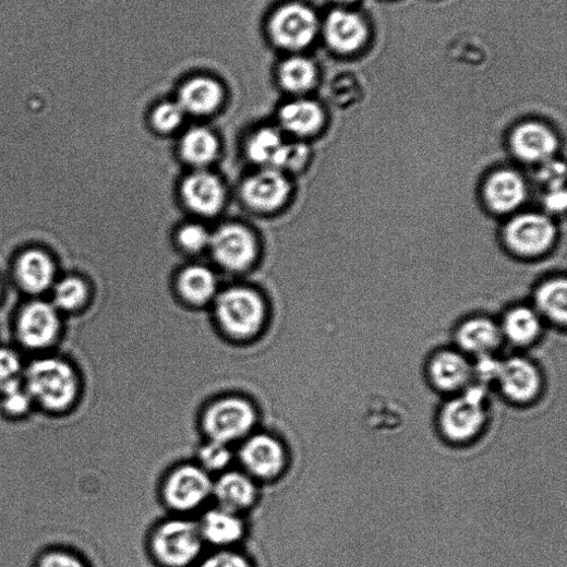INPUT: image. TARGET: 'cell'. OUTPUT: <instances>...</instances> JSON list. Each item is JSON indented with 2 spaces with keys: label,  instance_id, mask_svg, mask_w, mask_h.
<instances>
[{
  "label": "cell",
  "instance_id": "74e56055",
  "mask_svg": "<svg viewBox=\"0 0 567 567\" xmlns=\"http://www.w3.org/2000/svg\"><path fill=\"white\" fill-rule=\"evenodd\" d=\"M565 164L553 158L539 166L536 180L546 192H550L565 189Z\"/></svg>",
  "mask_w": 567,
  "mask_h": 567
},
{
  "label": "cell",
  "instance_id": "f35d334b",
  "mask_svg": "<svg viewBox=\"0 0 567 567\" xmlns=\"http://www.w3.org/2000/svg\"><path fill=\"white\" fill-rule=\"evenodd\" d=\"M180 244L190 252H198L209 245L210 236L198 225H189L179 232Z\"/></svg>",
  "mask_w": 567,
  "mask_h": 567
},
{
  "label": "cell",
  "instance_id": "7402d4cb",
  "mask_svg": "<svg viewBox=\"0 0 567 567\" xmlns=\"http://www.w3.org/2000/svg\"><path fill=\"white\" fill-rule=\"evenodd\" d=\"M499 325L484 317L465 322L457 331V341L462 350L479 358L490 357L503 340Z\"/></svg>",
  "mask_w": 567,
  "mask_h": 567
},
{
  "label": "cell",
  "instance_id": "ba28073f",
  "mask_svg": "<svg viewBox=\"0 0 567 567\" xmlns=\"http://www.w3.org/2000/svg\"><path fill=\"white\" fill-rule=\"evenodd\" d=\"M318 32V20L307 7L291 3L279 8L269 21V34L278 47L298 51L310 46Z\"/></svg>",
  "mask_w": 567,
  "mask_h": 567
},
{
  "label": "cell",
  "instance_id": "52a82bcc",
  "mask_svg": "<svg viewBox=\"0 0 567 567\" xmlns=\"http://www.w3.org/2000/svg\"><path fill=\"white\" fill-rule=\"evenodd\" d=\"M485 422L484 393L480 388H471L450 400L441 414L442 431L454 443L472 441L484 429Z\"/></svg>",
  "mask_w": 567,
  "mask_h": 567
},
{
  "label": "cell",
  "instance_id": "83f0119b",
  "mask_svg": "<svg viewBox=\"0 0 567 567\" xmlns=\"http://www.w3.org/2000/svg\"><path fill=\"white\" fill-rule=\"evenodd\" d=\"M317 77L315 64L307 58L294 56L284 61L278 71L281 87L292 94L310 91Z\"/></svg>",
  "mask_w": 567,
  "mask_h": 567
},
{
  "label": "cell",
  "instance_id": "e575fe53",
  "mask_svg": "<svg viewBox=\"0 0 567 567\" xmlns=\"http://www.w3.org/2000/svg\"><path fill=\"white\" fill-rule=\"evenodd\" d=\"M193 567H255L241 548L207 550Z\"/></svg>",
  "mask_w": 567,
  "mask_h": 567
},
{
  "label": "cell",
  "instance_id": "277c9868",
  "mask_svg": "<svg viewBox=\"0 0 567 567\" xmlns=\"http://www.w3.org/2000/svg\"><path fill=\"white\" fill-rule=\"evenodd\" d=\"M213 481L195 461L178 463L162 480L161 500L170 515L196 517L212 505Z\"/></svg>",
  "mask_w": 567,
  "mask_h": 567
},
{
  "label": "cell",
  "instance_id": "f546056e",
  "mask_svg": "<svg viewBox=\"0 0 567 567\" xmlns=\"http://www.w3.org/2000/svg\"><path fill=\"white\" fill-rule=\"evenodd\" d=\"M179 288L186 300L202 304L215 295L217 290L216 276L204 266H191L181 274Z\"/></svg>",
  "mask_w": 567,
  "mask_h": 567
},
{
  "label": "cell",
  "instance_id": "b9f144b4",
  "mask_svg": "<svg viewBox=\"0 0 567 567\" xmlns=\"http://www.w3.org/2000/svg\"><path fill=\"white\" fill-rule=\"evenodd\" d=\"M337 3H352L354 0H335Z\"/></svg>",
  "mask_w": 567,
  "mask_h": 567
},
{
  "label": "cell",
  "instance_id": "8fae6325",
  "mask_svg": "<svg viewBox=\"0 0 567 567\" xmlns=\"http://www.w3.org/2000/svg\"><path fill=\"white\" fill-rule=\"evenodd\" d=\"M196 520L208 550L240 548L248 534L245 516L216 505L202 510Z\"/></svg>",
  "mask_w": 567,
  "mask_h": 567
},
{
  "label": "cell",
  "instance_id": "cb8c5ba5",
  "mask_svg": "<svg viewBox=\"0 0 567 567\" xmlns=\"http://www.w3.org/2000/svg\"><path fill=\"white\" fill-rule=\"evenodd\" d=\"M288 146L278 131L265 128L251 137L248 153L255 164L281 171Z\"/></svg>",
  "mask_w": 567,
  "mask_h": 567
},
{
  "label": "cell",
  "instance_id": "9c48e42d",
  "mask_svg": "<svg viewBox=\"0 0 567 567\" xmlns=\"http://www.w3.org/2000/svg\"><path fill=\"white\" fill-rule=\"evenodd\" d=\"M555 239L556 228L553 220L535 212L512 218L505 229L508 248L524 257H535L547 252Z\"/></svg>",
  "mask_w": 567,
  "mask_h": 567
},
{
  "label": "cell",
  "instance_id": "ffe728a7",
  "mask_svg": "<svg viewBox=\"0 0 567 567\" xmlns=\"http://www.w3.org/2000/svg\"><path fill=\"white\" fill-rule=\"evenodd\" d=\"M324 32L329 46L339 52L359 49L367 36L363 20L343 11H335L327 17Z\"/></svg>",
  "mask_w": 567,
  "mask_h": 567
},
{
  "label": "cell",
  "instance_id": "7a4b0ae2",
  "mask_svg": "<svg viewBox=\"0 0 567 567\" xmlns=\"http://www.w3.org/2000/svg\"><path fill=\"white\" fill-rule=\"evenodd\" d=\"M261 427L257 405L249 396L230 393L209 400L200 415V430L207 441L237 447Z\"/></svg>",
  "mask_w": 567,
  "mask_h": 567
},
{
  "label": "cell",
  "instance_id": "484cf974",
  "mask_svg": "<svg viewBox=\"0 0 567 567\" xmlns=\"http://www.w3.org/2000/svg\"><path fill=\"white\" fill-rule=\"evenodd\" d=\"M535 306L540 316L552 323L565 325L567 321V284L565 278H553L542 284L535 293Z\"/></svg>",
  "mask_w": 567,
  "mask_h": 567
},
{
  "label": "cell",
  "instance_id": "5b68a950",
  "mask_svg": "<svg viewBox=\"0 0 567 567\" xmlns=\"http://www.w3.org/2000/svg\"><path fill=\"white\" fill-rule=\"evenodd\" d=\"M236 456L237 467L260 484L279 481L292 462L286 442L262 427L236 447Z\"/></svg>",
  "mask_w": 567,
  "mask_h": 567
},
{
  "label": "cell",
  "instance_id": "2e32d148",
  "mask_svg": "<svg viewBox=\"0 0 567 567\" xmlns=\"http://www.w3.org/2000/svg\"><path fill=\"white\" fill-rule=\"evenodd\" d=\"M510 145L514 155L520 161L540 166L555 158L558 141L555 133L546 125L528 122L514 131Z\"/></svg>",
  "mask_w": 567,
  "mask_h": 567
},
{
  "label": "cell",
  "instance_id": "d590c367",
  "mask_svg": "<svg viewBox=\"0 0 567 567\" xmlns=\"http://www.w3.org/2000/svg\"><path fill=\"white\" fill-rule=\"evenodd\" d=\"M34 567H92L80 553L67 547H51L44 551Z\"/></svg>",
  "mask_w": 567,
  "mask_h": 567
},
{
  "label": "cell",
  "instance_id": "836d02e7",
  "mask_svg": "<svg viewBox=\"0 0 567 567\" xmlns=\"http://www.w3.org/2000/svg\"><path fill=\"white\" fill-rule=\"evenodd\" d=\"M86 299L87 288L85 282L77 277L62 279L55 289V303L65 311L79 309Z\"/></svg>",
  "mask_w": 567,
  "mask_h": 567
},
{
  "label": "cell",
  "instance_id": "3957f363",
  "mask_svg": "<svg viewBox=\"0 0 567 567\" xmlns=\"http://www.w3.org/2000/svg\"><path fill=\"white\" fill-rule=\"evenodd\" d=\"M196 517L171 515L148 538V551L160 567H193L206 553Z\"/></svg>",
  "mask_w": 567,
  "mask_h": 567
},
{
  "label": "cell",
  "instance_id": "8992f818",
  "mask_svg": "<svg viewBox=\"0 0 567 567\" xmlns=\"http://www.w3.org/2000/svg\"><path fill=\"white\" fill-rule=\"evenodd\" d=\"M220 325L233 342H250L261 331L265 309L261 298L251 290L234 288L220 295L217 302Z\"/></svg>",
  "mask_w": 567,
  "mask_h": 567
},
{
  "label": "cell",
  "instance_id": "5bb4252c",
  "mask_svg": "<svg viewBox=\"0 0 567 567\" xmlns=\"http://www.w3.org/2000/svg\"><path fill=\"white\" fill-rule=\"evenodd\" d=\"M495 379L504 395L514 402L529 403L535 400L542 388V376L529 361L514 358L500 362Z\"/></svg>",
  "mask_w": 567,
  "mask_h": 567
},
{
  "label": "cell",
  "instance_id": "e0dca14e",
  "mask_svg": "<svg viewBox=\"0 0 567 567\" xmlns=\"http://www.w3.org/2000/svg\"><path fill=\"white\" fill-rule=\"evenodd\" d=\"M242 192L252 207L272 210L288 200L291 184L281 171L265 168L245 181Z\"/></svg>",
  "mask_w": 567,
  "mask_h": 567
},
{
  "label": "cell",
  "instance_id": "60d3db41",
  "mask_svg": "<svg viewBox=\"0 0 567 567\" xmlns=\"http://www.w3.org/2000/svg\"><path fill=\"white\" fill-rule=\"evenodd\" d=\"M566 202L565 189L546 192L544 197V205L552 215H560L566 207Z\"/></svg>",
  "mask_w": 567,
  "mask_h": 567
},
{
  "label": "cell",
  "instance_id": "44dd1931",
  "mask_svg": "<svg viewBox=\"0 0 567 567\" xmlns=\"http://www.w3.org/2000/svg\"><path fill=\"white\" fill-rule=\"evenodd\" d=\"M472 369L457 351L446 350L436 354L430 365V376L438 389L454 393L463 389L470 382Z\"/></svg>",
  "mask_w": 567,
  "mask_h": 567
},
{
  "label": "cell",
  "instance_id": "9a60e30c",
  "mask_svg": "<svg viewBox=\"0 0 567 567\" xmlns=\"http://www.w3.org/2000/svg\"><path fill=\"white\" fill-rule=\"evenodd\" d=\"M483 196L487 207L496 215H510L526 202L528 185L519 172L503 169L487 178Z\"/></svg>",
  "mask_w": 567,
  "mask_h": 567
},
{
  "label": "cell",
  "instance_id": "d6a6232c",
  "mask_svg": "<svg viewBox=\"0 0 567 567\" xmlns=\"http://www.w3.org/2000/svg\"><path fill=\"white\" fill-rule=\"evenodd\" d=\"M26 363L15 348L0 346V394L23 382Z\"/></svg>",
  "mask_w": 567,
  "mask_h": 567
},
{
  "label": "cell",
  "instance_id": "1f68e13d",
  "mask_svg": "<svg viewBox=\"0 0 567 567\" xmlns=\"http://www.w3.org/2000/svg\"><path fill=\"white\" fill-rule=\"evenodd\" d=\"M37 411L23 382L0 394V412L12 420H22Z\"/></svg>",
  "mask_w": 567,
  "mask_h": 567
},
{
  "label": "cell",
  "instance_id": "7c38bea8",
  "mask_svg": "<svg viewBox=\"0 0 567 567\" xmlns=\"http://www.w3.org/2000/svg\"><path fill=\"white\" fill-rule=\"evenodd\" d=\"M59 334L58 314L47 303H32L20 316L16 335L21 346L28 351L48 350L55 345Z\"/></svg>",
  "mask_w": 567,
  "mask_h": 567
},
{
  "label": "cell",
  "instance_id": "d6986e66",
  "mask_svg": "<svg viewBox=\"0 0 567 567\" xmlns=\"http://www.w3.org/2000/svg\"><path fill=\"white\" fill-rule=\"evenodd\" d=\"M225 89L209 77H195L180 89L178 102L185 113L205 116L215 112L222 104Z\"/></svg>",
  "mask_w": 567,
  "mask_h": 567
},
{
  "label": "cell",
  "instance_id": "6da1fadb",
  "mask_svg": "<svg viewBox=\"0 0 567 567\" xmlns=\"http://www.w3.org/2000/svg\"><path fill=\"white\" fill-rule=\"evenodd\" d=\"M23 384L35 408L50 415L75 411L84 394V381L77 366L57 353H45L27 361Z\"/></svg>",
  "mask_w": 567,
  "mask_h": 567
},
{
  "label": "cell",
  "instance_id": "ab89813d",
  "mask_svg": "<svg viewBox=\"0 0 567 567\" xmlns=\"http://www.w3.org/2000/svg\"><path fill=\"white\" fill-rule=\"evenodd\" d=\"M309 148L303 144H289L282 169H299L309 158Z\"/></svg>",
  "mask_w": 567,
  "mask_h": 567
},
{
  "label": "cell",
  "instance_id": "4316f807",
  "mask_svg": "<svg viewBox=\"0 0 567 567\" xmlns=\"http://www.w3.org/2000/svg\"><path fill=\"white\" fill-rule=\"evenodd\" d=\"M503 336L518 346L532 343L541 334V316L535 310L529 307H516L505 317L500 326Z\"/></svg>",
  "mask_w": 567,
  "mask_h": 567
},
{
  "label": "cell",
  "instance_id": "8d00e7d4",
  "mask_svg": "<svg viewBox=\"0 0 567 567\" xmlns=\"http://www.w3.org/2000/svg\"><path fill=\"white\" fill-rule=\"evenodd\" d=\"M184 114L178 101L162 102L153 112V123L162 132H171L182 123Z\"/></svg>",
  "mask_w": 567,
  "mask_h": 567
},
{
  "label": "cell",
  "instance_id": "d4e9b609",
  "mask_svg": "<svg viewBox=\"0 0 567 567\" xmlns=\"http://www.w3.org/2000/svg\"><path fill=\"white\" fill-rule=\"evenodd\" d=\"M53 265L45 253L34 250L22 255L17 263V276L22 287L31 293L46 291L53 278Z\"/></svg>",
  "mask_w": 567,
  "mask_h": 567
},
{
  "label": "cell",
  "instance_id": "f1b7e54d",
  "mask_svg": "<svg viewBox=\"0 0 567 567\" xmlns=\"http://www.w3.org/2000/svg\"><path fill=\"white\" fill-rule=\"evenodd\" d=\"M219 150V142L215 134L205 128L189 130L181 142L183 158L194 166H204L216 158Z\"/></svg>",
  "mask_w": 567,
  "mask_h": 567
},
{
  "label": "cell",
  "instance_id": "4fadbf2b",
  "mask_svg": "<svg viewBox=\"0 0 567 567\" xmlns=\"http://www.w3.org/2000/svg\"><path fill=\"white\" fill-rule=\"evenodd\" d=\"M209 245L217 261L229 269H243L255 258L256 242L252 233L239 225H228L210 237Z\"/></svg>",
  "mask_w": 567,
  "mask_h": 567
},
{
  "label": "cell",
  "instance_id": "ac0fdd59",
  "mask_svg": "<svg viewBox=\"0 0 567 567\" xmlns=\"http://www.w3.org/2000/svg\"><path fill=\"white\" fill-rule=\"evenodd\" d=\"M182 195L190 208L207 217L216 215L225 201L221 181L205 171L195 172L186 178L182 186Z\"/></svg>",
  "mask_w": 567,
  "mask_h": 567
},
{
  "label": "cell",
  "instance_id": "603a6c76",
  "mask_svg": "<svg viewBox=\"0 0 567 567\" xmlns=\"http://www.w3.org/2000/svg\"><path fill=\"white\" fill-rule=\"evenodd\" d=\"M278 119L284 129L295 135L304 136L319 130L324 122V113L316 102L298 99L284 105Z\"/></svg>",
  "mask_w": 567,
  "mask_h": 567
},
{
  "label": "cell",
  "instance_id": "30bf717a",
  "mask_svg": "<svg viewBox=\"0 0 567 567\" xmlns=\"http://www.w3.org/2000/svg\"><path fill=\"white\" fill-rule=\"evenodd\" d=\"M261 484L238 467H233L213 481L212 505L246 516L257 505Z\"/></svg>",
  "mask_w": 567,
  "mask_h": 567
},
{
  "label": "cell",
  "instance_id": "4dcf8cb0",
  "mask_svg": "<svg viewBox=\"0 0 567 567\" xmlns=\"http://www.w3.org/2000/svg\"><path fill=\"white\" fill-rule=\"evenodd\" d=\"M194 461L213 476L237 467L236 447L204 439L196 450Z\"/></svg>",
  "mask_w": 567,
  "mask_h": 567
}]
</instances>
